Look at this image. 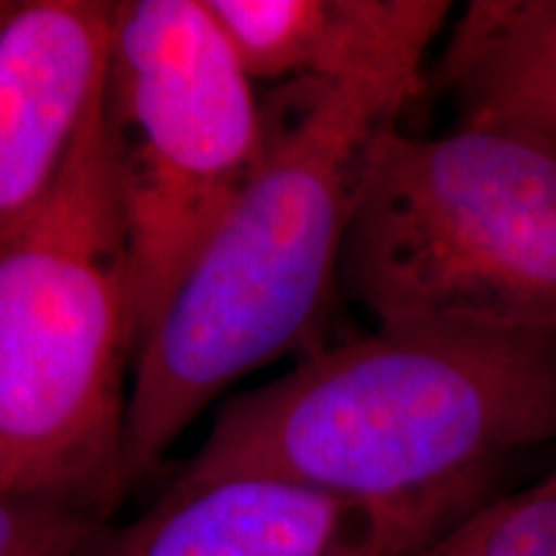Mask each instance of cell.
Masks as SVG:
<instances>
[{
	"mask_svg": "<svg viewBox=\"0 0 556 556\" xmlns=\"http://www.w3.org/2000/svg\"><path fill=\"white\" fill-rule=\"evenodd\" d=\"M556 441V332L377 328L214 417L168 486L268 477L467 520L492 467Z\"/></svg>",
	"mask_w": 556,
	"mask_h": 556,
	"instance_id": "cell-1",
	"label": "cell"
},
{
	"mask_svg": "<svg viewBox=\"0 0 556 556\" xmlns=\"http://www.w3.org/2000/svg\"><path fill=\"white\" fill-rule=\"evenodd\" d=\"M409 106L374 88L281 83L266 150L131 364L124 492L155 475L191 422L255 368L317 351L368 144Z\"/></svg>",
	"mask_w": 556,
	"mask_h": 556,
	"instance_id": "cell-2",
	"label": "cell"
},
{
	"mask_svg": "<svg viewBox=\"0 0 556 556\" xmlns=\"http://www.w3.org/2000/svg\"><path fill=\"white\" fill-rule=\"evenodd\" d=\"M101 93L52 189L0 238V495L111 518L127 495L135 319Z\"/></svg>",
	"mask_w": 556,
	"mask_h": 556,
	"instance_id": "cell-3",
	"label": "cell"
},
{
	"mask_svg": "<svg viewBox=\"0 0 556 556\" xmlns=\"http://www.w3.org/2000/svg\"><path fill=\"white\" fill-rule=\"evenodd\" d=\"M340 289L377 328L556 332V155L500 131L368 144Z\"/></svg>",
	"mask_w": 556,
	"mask_h": 556,
	"instance_id": "cell-4",
	"label": "cell"
},
{
	"mask_svg": "<svg viewBox=\"0 0 556 556\" xmlns=\"http://www.w3.org/2000/svg\"><path fill=\"white\" fill-rule=\"evenodd\" d=\"M101 109L127 227L137 353L261 165L266 114L204 0L114 5Z\"/></svg>",
	"mask_w": 556,
	"mask_h": 556,
	"instance_id": "cell-5",
	"label": "cell"
},
{
	"mask_svg": "<svg viewBox=\"0 0 556 556\" xmlns=\"http://www.w3.org/2000/svg\"><path fill=\"white\" fill-rule=\"evenodd\" d=\"M464 520L268 477L165 486L142 516L101 526L75 556H413Z\"/></svg>",
	"mask_w": 556,
	"mask_h": 556,
	"instance_id": "cell-6",
	"label": "cell"
},
{
	"mask_svg": "<svg viewBox=\"0 0 556 556\" xmlns=\"http://www.w3.org/2000/svg\"><path fill=\"white\" fill-rule=\"evenodd\" d=\"M255 80L374 88L413 103L446 34V0H204Z\"/></svg>",
	"mask_w": 556,
	"mask_h": 556,
	"instance_id": "cell-7",
	"label": "cell"
},
{
	"mask_svg": "<svg viewBox=\"0 0 556 556\" xmlns=\"http://www.w3.org/2000/svg\"><path fill=\"white\" fill-rule=\"evenodd\" d=\"M114 5L24 0L0 31V238L65 168L103 88Z\"/></svg>",
	"mask_w": 556,
	"mask_h": 556,
	"instance_id": "cell-8",
	"label": "cell"
},
{
	"mask_svg": "<svg viewBox=\"0 0 556 556\" xmlns=\"http://www.w3.org/2000/svg\"><path fill=\"white\" fill-rule=\"evenodd\" d=\"M430 73L454 103L456 127L556 155V0H471L451 21Z\"/></svg>",
	"mask_w": 556,
	"mask_h": 556,
	"instance_id": "cell-9",
	"label": "cell"
},
{
	"mask_svg": "<svg viewBox=\"0 0 556 556\" xmlns=\"http://www.w3.org/2000/svg\"><path fill=\"white\" fill-rule=\"evenodd\" d=\"M454 539L458 556H556V469L523 495L479 507Z\"/></svg>",
	"mask_w": 556,
	"mask_h": 556,
	"instance_id": "cell-10",
	"label": "cell"
},
{
	"mask_svg": "<svg viewBox=\"0 0 556 556\" xmlns=\"http://www.w3.org/2000/svg\"><path fill=\"white\" fill-rule=\"evenodd\" d=\"M106 523L62 497L0 495V556H75Z\"/></svg>",
	"mask_w": 556,
	"mask_h": 556,
	"instance_id": "cell-11",
	"label": "cell"
},
{
	"mask_svg": "<svg viewBox=\"0 0 556 556\" xmlns=\"http://www.w3.org/2000/svg\"><path fill=\"white\" fill-rule=\"evenodd\" d=\"M13 9H16V0H0V31H3L5 21H9Z\"/></svg>",
	"mask_w": 556,
	"mask_h": 556,
	"instance_id": "cell-12",
	"label": "cell"
}]
</instances>
